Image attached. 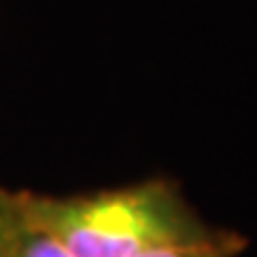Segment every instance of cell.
<instances>
[{
	"mask_svg": "<svg viewBox=\"0 0 257 257\" xmlns=\"http://www.w3.org/2000/svg\"><path fill=\"white\" fill-rule=\"evenodd\" d=\"M8 257H72V255L53 236H48V233L22 221L19 233L15 243H12V250H10Z\"/></svg>",
	"mask_w": 257,
	"mask_h": 257,
	"instance_id": "cell-3",
	"label": "cell"
},
{
	"mask_svg": "<svg viewBox=\"0 0 257 257\" xmlns=\"http://www.w3.org/2000/svg\"><path fill=\"white\" fill-rule=\"evenodd\" d=\"M10 198L19 219L53 236L72 257H136L212 231L174 186L160 179L69 198L36 193Z\"/></svg>",
	"mask_w": 257,
	"mask_h": 257,
	"instance_id": "cell-1",
	"label": "cell"
},
{
	"mask_svg": "<svg viewBox=\"0 0 257 257\" xmlns=\"http://www.w3.org/2000/svg\"><path fill=\"white\" fill-rule=\"evenodd\" d=\"M248 248V238L243 233L226 229H212L207 236L174 245L148 250L136 257H238Z\"/></svg>",
	"mask_w": 257,
	"mask_h": 257,
	"instance_id": "cell-2",
	"label": "cell"
},
{
	"mask_svg": "<svg viewBox=\"0 0 257 257\" xmlns=\"http://www.w3.org/2000/svg\"><path fill=\"white\" fill-rule=\"evenodd\" d=\"M19 214L12 205V198H10V191L0 188V257H8L10 250H12V243L19 233Z\"/></svg>",
	"mask_w": 257,
	"mask_h": 257,
	"instance_id": "cell-4",
	"label": "cell"
}]
</instances>
